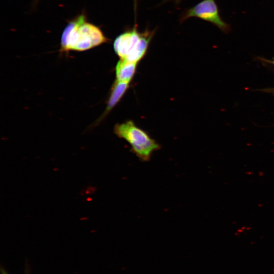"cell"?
<instances>
[{
  "label": "cell",
  "mask_w": 274,
  "mask_h": 274,
  "mask_svg": "<svg viewBox=\"0 0 274 274\" xmlns=\"http://www.w3.org/2000/svg\"><path fill=\"white\" fill-rule=\"evenodd\" d=\"M114 131L118 138L129 143L131 151L141 161H149L153 152L161 148L155 140L131 120L116 124Z\"/></svg>",
  "instance_id": "obj_3"
},
{
  "label": "cell",
  "mask_w": 274,
  "mask_h": 274,
  "mask_svg": "<svg viewBox=\"0 0 274 274\" xmlns=\"http://www.w3.org/2000/svg\"><path fill=\"white\" fill-rule=\"evenodd\" d=\"M191 17H196L209 22L224 32L229 28L221 18L215 0H203L192 8L186 9L181 14L180 21L182 22Z\"/></svg>",
  "instance_id": "obj_4"
},
{
  "label": "cell",
  "mask_w": 274,
  "mask_h": 274,
  "mask_svg": "<svg viewBox=\"0 0 274 274\" xmlns=\"http://www.w3.org/2000/svg\"><path fill=\"white\" fill-rule=\"evenodd\" d=\"M109 42L101 29L88 22L85 12L68 21L61 37V52L83 51Z\"/></svg>",
  "instance_id": "obj_1"
},
{
  "label": "cell",
  "mask_w": 274,
  "mask_h": 274,
  "mask_svg": "<svg viewBox=\"0 0 274 274\" xmlns=\"http://www.w3.org/2000/svg\"><path fill=\"white\" fill-rule=\"evenodd\" d=\"M272 63L274 65V60L273 61Z\"/></svg>",
  "instance_id": "obj_11"
},
{
  "label": "cell",
  "mask_w": 274,
  "mask_h": 274,
  "mask_svg": "<svg viewBox=\"0 0 274 274\" xmlns=\"http://www.w3.org/2000/svg\"><path fill=\"white\" fill-rule=\"evenodd\" d=\"M155 30H138L136 25L126 29L114 40L113 48L120 59L138 63L146 55Z\"/></svg>",
  "instance_id": "obj_2"
},
{
  "label": "cell",
  "mask_w": 274,
  "mask_h": 274,
  "mask_svg": "<svg viewBox=\"0 0 274 274\" xmlns=\"http://www.w3.org/2000/svg\"><path fill=\"white\" fill-rule=\"evenodd\" d=\"M1 274H9L2 266L1 267ZM25 274H29V269L26 267V266L25 270Z\"/></svg>",
  "instance_id": "obj_7"
},
{
  "label": "cell",
  "mask_w": 274,
  "mask_h": 274,
  "mask_svg": "<svg viewBox=\"0 0 274 274\" xmlns=\"http://www.w3.org/2000/svg\"><path fill=\"white\" fill-rule=\"evenodd\" d=\"M138 63L120 59L115 67L116 80L129 83L136 72Z\"/></svg>",
  "instance_id": "obj_5"
},
{
  "label": "cell",
  "mask_w": 274,
  "mask_h": 274,
  "mask_svg": "<svg viewBox=\"0 0 274 274\" xmlns=\"http://www.w3.org/2000/svg\"><path fill=\"white\" fill-rule=\"evenodd\" d=\"M129 87V83L116 81L112 86L107 105L102 117L106 116L119 102Z\"/></svg>",
  "instance_id": "obj_6"
},
{
  "label": "cell",
  "mask_w": 274,
  "mask_h": 274,
  "mask_svg": "<svg viewBox=\"0 0 274 274\" xmlns=\"http://www.w3.org/2000/svg\"><path fill=\"white\" fill-rule=\"evenodd\" d=\"M271 91H274V89H272V90L271 89ZM273 92L274 93V91H273Z\"/></svg>",
  "instance_id": "obj_10"
},
{
  "label": "cell",
  "mask_w": 274,
  "mask_h": 274,
  "mask_svg": "<svg viewBox=\"0 0 274 274\" xmlns=\"http://www.w3.org/2000/svg\"><path fill=\"white\" fill-rule=\"evenodd\" d=\"M170 1H173L176 4H178L181 1V0H170Z\"/></svg>",
  "instance_id": "obj_8"
},
{
  "label": "cell",
  "mask_w": 274,
  "mask_h": 274,
  "mask_svg": "<svg viewBox=\"0 0 274 274\" xmlns=\"http://www.w3.org/2000/svg\"><path fill=\"white\" fill-rule=\"evenodd\" d=\"M38 1V0H35L36 3H37V2Z\"/></svg>",
  "instance_id": "obj_9"
}]
</instances>
